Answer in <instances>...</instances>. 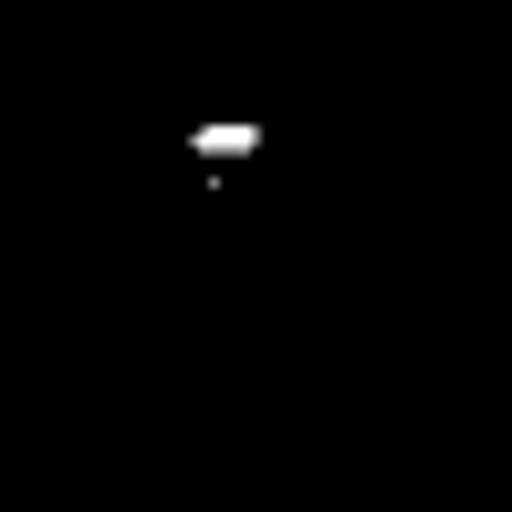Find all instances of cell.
<instances>
[{
	"mask_svg": "<svg viewBox=\"0 0 512 512\" xmlns=\"http://www.w3.org/2000/svg\"><path fill=\"white\" fill-rule=\"evenodd\" d=\"M262 147H272L262 115H209V126H189V157H199V168H241V157H262Z\"/></svg>",
	"mask_w": 512,
	"mask_h": 512,
	"instance_id": "1",
	"label": "cell"
}]
</instances>
